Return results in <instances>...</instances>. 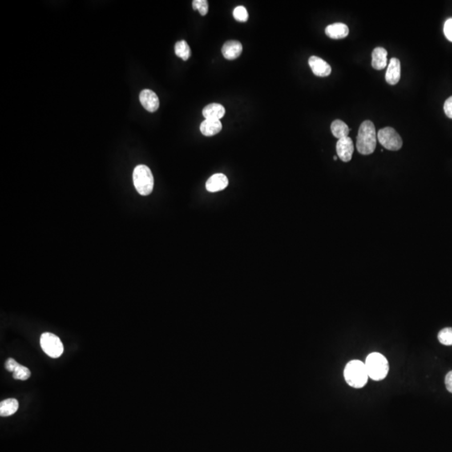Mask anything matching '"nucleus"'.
<instances>
[{
	"label": "nucleus",
	"mask_w": 452,
	"mask_h": 452,
	"mask_svg": "<svg viewBox=\"0 0 452 452\" xmlns=\"http://www.w3.org/2000/svg\"><path fill=\"white\" fill-rule=\"evenodd\" d=\"M401 77V68H400V61L397 58H392L389 61V66L387 69L385 80L389 85H396L400 82Z\"/></svg>",
	"instance_id": "11"
},
{
	"label": "nucleus",
	"mask_w": 452,
	"mask_h": 452,
	"mask_svg": "<svg viewBox=\"0 0 452 452\" xmlns=\"http://www.w3.org/2000/svg\"><path fill=\"white\" fill-rule=\"evenodd\" d=\"M344 374L347 384L356 389L363 388L369 378L365 364L360 360L349 362L344 369Z\"/></svg>",
	"instance_id": "2"
},
{
	"label": "nucleus",
	"mask_w": 452,
	"mask_h": 452,
	"mask_svg": "<svg viewBox=\"0 0 452 452\" xmlns=\"http://www.w3.org/2000/svg\"><path fill=\"white\" fill-rule=\"evenodd\" d=\"M222 123L219 120L205 119L200 125V131L206 137H212L221 131Z\"/></svg>",
	"instance_id": "16"
},
{
	"label": "nucleus",
	"mask_w": 452,
	"mask_h": 452,
	"mask_svg": "<svg viewBox=\"0 0 452 452\" xmlns=\"http://www.w3.org/2000/svg\"><path fill=\"white\" fill-rule=\"evenodd\" d=\"M134 186L141 195L146 196L153 192L154 185V175L149 167L146 165H138L133 174Z\"/></svg>",
	"instance_id": "4"
},
{
	"label": "nucleus",
	"mask_w": 452,
	"mask_h": 452,
	"mask_svg": "<svg viewBox=\"0 0 452 452\" xmlns=\"http://www.w3.org/2000/svg\"><path fill=\"white\" fill-rule=\"evenodd\" d=\"M243 47L240 42L236 41H229L223 45L222 47V54L225 59L232 60L237 59L238 57L241 54Z\"/></svg>",
	"instance_id": "12"
},
{
	"label": "nucleus",
	"mask_w": 452,
	"mask_h": 452,
	"mask_svg": "<svg viewBox=\"0 0 452 452\" xmlns=\"http://www.w3.org/2000/svg\"><path fill=\"white\" fill-rule=\"evenodd\" d=\"M175 54L177 56L179 57L183 61H187L190 57L191 54V50H190V45L185 41H178L175 44Z\"/></svg>",
	"instance_id": "19"
},
{
	"label": "nucleus",
	"mask_w": 452,
	"mask_h": 452,
	"mask_svg": "<svg viewBox=\"0 0 452 452\" xmlns=\"http://www.w3.org/2000/svg\"><path fill=\"white\" fill-rule=\"evenodd\" d=\"M444 111L448 118L452 119V97L448 98L444 104Z\"/></svg>",
	"instance_id": "25"
},
{
	"label": "nucleus",
	"mask_w": 452,
	"mask_h": 452,
	"mask_svg": "<svg viewBox=\"0 0 452 452\" xmlns=\"http://www.w3.org/2000/svg\"><path fill=\"white\" fill-rule=\"evenodd\" d=\"M228 184V179L224 174H215L206 182V190H208L209 192H219L227 188Z\"/></svg>",
	"instance_id": "10"
},
{
	"label": "nucleus",
	"mask_w": 452,
	"mask_h": 452,
	"mask_svg": "<svg viewBox=\"0 0 452 452\" xmlns=\"http://www.w3.org/2000/svg\"><path fill=\"white\" fill-rule=\"evenodd\" d=\"M438 340L445 346L452 345V328H445L438 333Z\"/></svg>",
	"instance_id": "20"
},
{
	"label": "nucleus",
	"mask_w": 452,
	"mask_h": 452,
	"mask_svg": "<svg viewBox=\"0 0 452 452\" xmlns=\"http://www.w3.org/2000/svg\"><path fill=\"white\" fill-rule=\"evenodd\" d=\"M41 346L44 352L53 359L61 357L64 352L61 339L51 332H45L41 335Z\"/></svg>",
	"instance_id": "6"
},
{
	"label": "nucleus",
	"mask_w": 452,
	"mask_h": 452,
	"mask_svg": "<svg viewBox=\"0 0 452 452\" xmlns=\"http://www.w3.org/2000/svg\"><path fill=\"white\" fill-rule=\"evenodd\" d=\"M353 140L349 137L341 138L337 141L336 145L337 156L343 162H349L352 159L353 154Z\"/></svg>",
	"instance_id": "7"
},
{
	"label": "nucleus",
	"mask_w": 452,
	"mask_h": 452,
	"mask_svg": "<svg viewBox=\"0 0 452 452\" xmlns=\"http://www.w3.org/2000/svg\"><path fill=\"white\" fill-rule=\"evenodd\" d=\"M444 34L448 41L452 42V18H448L444 25Z\"/></svg>",
	"instance_id": "24"
},
{
	"label": "nucleus",
	"mask_w": 452,
	"mask_h": 452,
	"mask_svg": "<svg viewBox=\"0 0 452 452\" xmlns=\"http://www.w3.org/2000/svg\"><path fill=\"white\" fill-rule=\"evenodd\" d=\"M139 100L143 107L150 112L156 111L159 107V99L156 93L153 90L148 89L142 90L139 95Z\"/></svg>",
	"instance_id": "9"
},
{
	"label": "nucleus",
	"mask_w": 452,
	"mask_h": 452,
	"mask_svg": "<svg viewBox=\"0 0 452 452\" xmlns=\"http://www.w3.org/2000/svg\"><path fill=\"white\" fill-rule=\"evenodd\" d=\"M18 363H17V361L14 360V359H12V357H9L7 361L5 363V369H7L9 372H13L14 373V371L15 370L16 368L18 366Z\"/></svg>",
	"instance_id": "26"
},
{
	"label": "nucleus",
	"mask_w": 452,
	"mask_h": 452,
	"mask_svg": "<svg viewBox=\"0 0 452 452\" xmlns=\"http://www.w3.org/2000/svg\"><path fill=\"white\" fill-rule=\"evenodd\" d=\"M225 114V109L221 104L211 103L203 109V116L205 119L220 120Z\"/></svg>",
	"instance_id": "14"
},
{
	"label": "nucleus",
	"mask_w": 452,
	"mask_h": 452,
	"mask_svg": "<svg viewBox=\"0 0 452 452\" xmlns=\"http://www.w3.org/2000/svg\"><path fill=\"white\" fill-rule=\"evenodd\" d=\"M325 33L329 38L340 40L348 36L349 34V29L348 25L345 24L335 23L328 25V27L326 28Z\"/></svg>",
	"instance_id": "13"
},
{
	"label": "nucleus",
	"mask_w": 452,
	"mask_h": 452,
	"mask_svg": "<svg viewBox=\"0 0 452 452\" xmlns=\"http://www.w3.org/2000/svg\"><path fill=\"white\" fill-rule=\"evenodd\" d=\"M18 409V400L15 399H8L0 403V416L2 417L12 416L17 412Z\"/></svg>",
	"instance_id": "17"
},
{
	"label": "nucleus",
	"mask_w": 452,
	"mask_h": 452,
	"mask_svg": "<svg viewBox=\"0 0 452 452\" xmlns=\"http://www.w3.org/2000/svg\"><path fill=\"white\" fill-rule=\"evenodd\" d=\"M376 143L377 135L374 124L371 121H364L360 125L357 136L356 147L357 152L363 155L373 154L375 150Z\"/></svg>",
	"instance_id": "1"
},
{
	"label": "nucleus",
	"mask_w": 452,
	"mask_h": 452,
	"mask_svg": "<svg viewBox=\"0 0 452 452\" xmlns=\"http://www.w3.org/2000/svg\"><path fill=\"white\" fill-rule=\"evenodd\" d=\"M445 383L448 391L452 393V371L449 372L445 376Z\"/></svg>",
	"instance_id": "27"
},
{
	"label": "nucleus",
	"mask_w": 452,
	"mask_h": 452,
	"mask_svg": "<svg viewBox=\"0 0 452 452\" xmlns=\"http://www.w3.org/2000/svg\"><path fill=\"white\" fill-rule=\"evenodd\" d=\"M364 364L369 377L375 381L384 380L389 373V362L381 353H370Z\"/></svg>",
	"instance_id": "3"
},
{
	"label": "nucleus",
	"mask_w": 452,
	"mask_h": 452,
	"mask_svg": "<svg viewBox=\"0 0 452 452\" xmlns=\"http://www.w3.org/2000/svg\"><path fill=\"white\" fill-rule=\"evenodd\" d=\"M377 139L384 148L390 151H398L403 146L402 138L392 127L380 129L377 134Z\"/></svg>",
	"instance_id": "5"
},
{
	"label": "nucleus",
	"mask_w": 452,
	"mask_h": 452,
	"mask_svg": "<svg viewBox=\"0 0 452 452\" xmlns=\"http://www.w3.org/2000/svg\"><path fill=\"white\" fill-rule=\"evenodd\" d=\"M308 64L312 69V72L316 77H328L332 72V68H331L330 65L320 57L315 56V55L310 57Z\"/></svg>",
	"instance_id": "8"
},
{
	"label": "nucleus",
	"mask_w": 452,
	"mask_h": 452,
	"mask_svg": "<svg viewBox=\"0 0 452 452\" xmlns=\"http://www.w3.org/2000/svg\"><path fill=\"white\" fill-rule=\"evenodd\" d=\"M193 9L195 10H199L201 15H206L209 10L208 1L207 0H194L193 1Z\"/></svg>",
	"instance_id": "23"
},
{
	"label": "nucleus",
	"mask_w": 452,
	"mask_h": 452,
	"mask_svg": "<svg viewBox=\"0 0 452 452\" xmlns=\"http://www.w3.org/2000/svg\"><path fill=\"white\" fill-rule=\"evenodd\" d=\"M233 16L235 21L239 22H247L248 21L249 14L247 9L244 6H238L233 11Z\"/></svg>",
	"instance_id": "22"
},
{
	"label": "nucleus",
	"mask_w": 452,
	"mask_h": 452,
	"mask_svg": "<svg viewBox=\"0 0 452 452\" xmlns=\"http://www.w3.org/2000/svg\"><path fill=\"white\" fill-rule=\"evenodd\" d=\"M387 57H388V52L387 50L383 47H377L373 50L372 53V66L375 70H383L386 67Z\"/></svg>",
	"instance_id": "15"
},
{
	"label": "nucleus",
	"mask_w": 452,
	"mask_h": 452,
	"mask_svg": "<svg viewBox=\"0 0 452 452\" xmlns=\"http://www.w3.org/2000/svg\"><path fill=\"white\" fill-rule=\"evenodd\" d=\"M331 131H332V135L334 136L335 138L341 139V138L348 137L350 128L343 121L335 120L331 124Z\"/></svg>",
	"instance_id": "18"
},
{
	"label": "nucleus",
	"mask_w": 452,
	"mask_h": 452,
	"mask_svg": "<svg viewBox=\"0 0 452 452\" xmlns=\"http://www.w3.org/2000/svg\"><path fill=\"white\" fill-rule=\"evenodd\" d=\"M31 375L30 369L27 367L23 366L21 364H18V366L16 368L15 370L13 373V377L15 380H26Z\"/></svg>",
	"instance_id": "21"
}]
</instances>
